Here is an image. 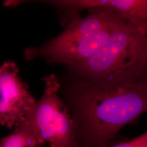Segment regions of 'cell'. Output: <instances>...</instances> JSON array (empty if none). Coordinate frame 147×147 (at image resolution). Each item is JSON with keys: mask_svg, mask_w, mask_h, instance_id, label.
<instances>
[{"mask_svg": "<svg viewBox=\"0 0 147 147\" xmlns=\"http://www.w3.org/2000/svg\"><path fill=\"white\" fill-rule=\"evenodd\" d=\"M78 147H109L121 129L147 111V87L136 82H91L70 99Z\"/></svg>", "mask_w": 147, "mask_h": 147, "instance_id": "cell-1", "label": "cell"}, {"mask_svg": "<svg viewBox=\"0 0 147 147\" xmlns=\"http://www.w3.org/2000/svg\"><path fill=\"white\" fill-rule=\"evenodd\" d=\"M89 11L86 16L73 19L62 33L42 47L28 48L26 57L42 56L51 62L76 68L93 57L117 31L128 23L108 9Z\"/></svg>", "mask_w": 147, "mask_h": 147, "instance_id": "cell-2", "label": "cell"}, {"mask_svg": "<svg viewBox=\"0 0 147 147\" xmlns=\"http://www.w3.org/2000/svg\"><path fill=\"white\" fill-rule=\"evenodd\" d=\"M147 31L126 24L94 56L75 68L93 83L135 82Z\"/></svg>", "mask_w": 147, "mask_h": 147, "instance_id": "cell-3", "label": "cell"}, {"mask_svg": "<svg viewBox=\"0 0 147 147\" xmlns=\"http://www.w3.org/2000/svg\"><path fill=\"white\" fill-rule=\"evenodd\" d=\"M42 80L43 94L24 119L44 143L57 147H78L69 110L58 95V78L51 74Z\"/></svg>", "mask_w": 147, "mask_h": 147, "instance_id": "cell-4", "label": "cell"}, {"mask_svg": "<svg viewBox=\"0 0 147 147\" xmlns=\"http://www.w3.org/2000/svg\"><path fill=\"white\" fill-rule=\"evenodd\" d=\"M19 72L11 61L0 68V124L10 129L22 121L36 102Z\"/></svg>", "mask_w": 147, "mask_h": 147, "instance_id": "cell-5", "label": "cell"}, {"mask_svg": "<svg viewBox=\"0 0 147 147\" xmlns=\"http://www.w3.org/2000/svg\"><path fill=\"white\" fill-rule=\"evenodd\" d=\"M81 9L112 11L129 24L147 31V0H81Z\"/></svg>", "mask_w": 147, "mask_h": 147, "instance_id": "cell-6", "label": "cell"}, {"mask_svg": "<svg viewBox=\"0 0 147 147\" xmlns=\"http://www.w3.org/2000/svg\"><path fill=\"white\" fill-rule=\"evenodd\" d=\"M44 143L23 119L10 135L1 139L0 147H40Z\"/></svg>", "mask_w": 147, "mask_h": 147, "instance_id": "cell-7", "label": "cell"}, {"mask_svg": "<svg viewBox=\"0 0 147 147\" xmlns=\"http://www.w3.org/2000/svg\"><path fill=\"white\" fill-rule=\"evenodd\" d=\"M135 82L147 87V42L137 70Z\"/></svg>", "mask_w": 147, "mask_h": 147, "instance_id": "cell-8", "label": "cell"}, {"mask_svg": "<svg viewBox=\"0 0 147 147\" xmlns=\"http://www.w3.org/2000/svg\"><path fill=\"white\" fill-rule=\"evenodd\" d=\"M110 147H147V131L130 141L120 142Z\"/></svg>", "mask_w": 147, "mask_h": 147, "instance_id": "cell-9", "label": "cell"}, {"mask_svg": "<svg viewBox=\"0 0 147 147\" xmlns=\"http://www.w3.org/2000/svg\"><path fill=\"white\" fill-rule=\"evenodd\" d=\"M50 147H57V146H55L54 145H50Z\"/></svg>", "mask_w": 147, "mask_h": 147, "instance_id": "cell-10", "label": "cell"}]
</instances>
